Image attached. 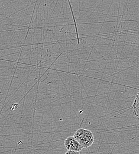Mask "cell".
<instances>
[{
	"instance_id": "obj_1",
	"label": "cell",
	"mask_w": 139,
	"mask_h": 154,
	"mask_svg": "<svg viewBox=\"0 0 139 154\" xmlns=\"http://www.w3.org/2000/svg\"><path fill=\"white\" fill-rule=\"evenodd\" d=\"M74 138L79 142L83 148H87L91 146L94 142V136L89 130L80 128L74 135Z\"/></svg>"
},
{
	"instance_id": "obj_2",
	"label": "cell",
	"mask_w": 139,
	"mask_h": 154,
	"mask_svg": "<svg viewBox=\"0 0 139 154\" xmlns=\"http://www.w3.org/2000/svg\"><path fill=\"white\" fill-rule=\"evenodd\" d=\"M65 146L68 151L80 152L82 150L83 148L80 143L74 138V136L68 137L64 142Z\"/></svg>"
},
{
	"instance_id": "obj_3",
	"label": "cell",
	"mask_w": 139,
	"mask_h": 154,
	"mask_svg": "<svg viewBox=\"0 0 139 154\" xmlns=\"http://www.w3.org/2000/svg\"><path fill=\"white\" fill-rule=\"evenodd\" d=\"M133 113L136 119L139 120V92L136 95L133 104Z\"/></svg>"
},
{
	"instance_id": "obj_4",
	"label": "cell",
	"mask_w": 139,
	"mask_h": 154,
	"mask_svg": "<svg viewBox=\"0 0 139 154\" xmlns=\"http://www.w3.org/2000/svg\"><path fill=\"white\" fill-rule=\"evenodd\" d=\"M65 154H80V152H76V151H68L65 152Z\"/></svg>"
}]
</instances>
